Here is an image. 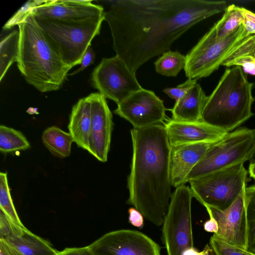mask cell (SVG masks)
I'll return each mask as SVG.
<instances>
[{"mask_svg": "<svg viewBox=\"0 0 255 255\" xmlns=\"http://www.w3.org/2000/svg\"><path fill=\"white\" fill-rule=\"evenodd\" d=\"M2 239L22 255H58L59 252L49 242L29 230L20 236L11 235Z\"/></svg>", "mask_w": 255, "mask_h": 255, "instance_id": "obj_21", "label": "cell"}, {"mask_svg": "<svg viewBox=\"0 0 255 255\" xmlns=\"http://www.w3.org/2000/svg\"><path fill=\"white\" fill-rule=\"evenodd\" d=\"M208 96L196 83L170 110L173 120L183 122L201 121L202 114Z\"/></svg>", "mask_w": 255, "mask_h": 255, "instance_id": "obj_19", "label": "cell"}, {"mask_svg": "<svg viewBox=\"0 0 255 255\" xmlns=\"http://www.w3.org/2000/svg\"><path fill=\"white\" fill-rule=\"evenodd\" d=\"M221 65L241 66L244 72L255 75V34L239 41L227 55Z\"/></svg>", "mask_w": 255, "mask_h": 255, "instance_id": "obj_20", "label": "cell"}, {"mask_svg": "<svg viewBox=\"0 0 255 255\" xmlns=\"http://www.w3.org/2000/svg\"><path fill=\"white\" fill-rule=\"evenodd\" d=\"M232 4H235L237 5H247L249 4H253V3H255V0H232Z\"/></svg>", "mask_w": 255, "mask_h": 255, "instance_id": "obj_40", "label": "cell"}, {"mask_svg": "<svg viewBox=\"0 0 255 255\" xmlns=\"http://www.w3.org/2000/svg\"><path fill=\"white\" fill-rule=\"evenodd\" d=\"M58 255H96L88 246L80 248H67L59 252Z\"/></svg>", "mask_w": 255, "mask_h": 255, "instance_id": "obj_35", "label": "cell"}, {"mask_svg": "<svg viewBox=\"0 0 255 255\" xmlns=\"http://www.w3.org/2000/svg\"><path fill=\"white\" fill-rule=\"evenodd\" d=\"M95 59V53L90 45L87 48L82 59L80 67L68 75H74L80 73L93 64Z\"/></svg>", "mask_w": 255, "mask_h": 255, "instance_id": "obj_32", "label": "cell"}, {"mask_svg": "<svg viewBox=\"0 0 255 255\" xmlns=\"http://www.w3.org/2000/svg\"><path fill=\"white\" fill-rule=\"evenodd\" d=\"M0 209L11 225L12 235L20 236L28 230L17 214L10 195L7 173L5 172L0 173Z\"/></svg>", "mask_w": 255, "mask_h": 255, "instance_id": "obj_23", "label": "cell"}, {"mask_svg": "<svg viewBox=\"0 0 255 255\" xmlns=\"http://www.w3.org/2000/svg\"><path fill=\"white\" fill-rule=\"evenodd\" d=\"M209 244L217 255H255L235 247L230 246L212 236Z\"/></svg>", "mask_w": 255, "mask_h": 255, "instance_id": "obj_30", "label": "cell"}, {"mask_svg": "<svg viewBox=\"0 0 255 255\" xmlns=\"http://www.w3.org/2000/svg\"><path fill=\"white\" fill-rule=\"evenodd\" d=\"M245 207L247 222L246 251L255 255V184L246 188Z\"/></svg>", "mask_w": 255, "mask_h": 255, "instance_id": "obj_28", "label": "cell"}, {"mask_svg": "<svg viewBox=\"0 0 255 255\" xmlns=\"http://www.w3.org/2000/svg\"><path fill=\"white\" fill-rule=\"evenodd\" d=\"M91 102V128L88 151L99 161H107L114 123L106 98L99 92L88 96Z\"/></svg>", "mask_w": 255, "mask_h": 255, "instance_id": "obj_14", "label": "cell"}, {"mask_svg": "<svg viewBox=\"0 0 255 255\" xmlns=\"http://www.w3.org/2000/svg\"><path fill=\"white\" fill-rule=\"evenodd\" d=\"M88 247L96 255H161L158 244L146 235L132 230L107 233Z\"/></svg>", "mask_w": 255, "mask_h": 255, "instance_id": "obj_12", "label": "cell"}, {"mask_svg": "<svg viewBox=\"0 0 255 255\" xmlns=\"http://www.w3.org/2000/svg\"><path fill=\"white\" fill-rule=\"evenodd\" d=\"M210 219L206 221L204 224V229L210 233H217L218 230V226L216 221L211 216H209Z\"/></svg>", "mask_w": 255, "mask_h": 255, "instance_id": "obj_38", "label": "cell"}, {"mask_svg": "<svg viewBox=\"0 0 255 255\" xmlns=\"http://www.w3.org/2000/svg\"><path fill=\"white\" fill-rule=\"evenodd\" d=\"M42 140L43 144L53 155L62 158L70 154L73 140L69 132L56 126H51L43 131Z\"/></svg>", "mask_w": 255, "mask_h": 255, "instance_id": "obj_22", "label": "cell"}, {"mask_svg": "<svg viewBox=\"0 0 255 255\" xmlns=\"http://www.w3.org/2000/svg\"><path fill=\"white\" fill-rule=\"evenodd\" d=\"M248 35L242 24L228 36L218 39L214 25L186 55L184 70L186 77L198 80L210 75L221 65L231 49Z\"/></svg>", "mask_w": 255, "mask_h": 255, "instance_id": "obj_8", "label": "cell"}, {"mask_svg": "<svg viewBox=\"0 0 255 255\" xmlns=\"http://www.w3.org/2000/svg\"><path fill=\"white\" fill-rule=\"evenodd\" d=\"M128 213L129 223L135 227L142 228L144 224V217L142 214L134 207L129 208Z\"/></svg>", "mask_w": 255, "mask_h": 255, "instance_id": "obj_34", "label": "cell"}, {"mask_svg": "<svg viewBox=\"0 0 255 255\" xmlns=\"http://www.w3.org/2000/svg\"><path fill=\"white\" fill-rule=\"evenodd\" d=\"M0 255H22L16 249L9 244L4 239L0 238Z\"/></svg>", "mask_w": 255, "mask_h": 255, "instance_id": "obj_37", "label": "cell"}, {"mask_svg": "<svg viewBox=\"0 0 255 255\" xmlns=\"http://www.w3.org/2000/svg\"><path fill=\"white\" fill-rule=\"evenodd\" d=\"M248 172L241 162L188 183L193 198L205 207L223 210L229 207L247 187Z\"/></svg>", "mask_w": 255, "mask_h": 255, "instance_id": "obj_6", "label": "cell"}, {"mask_svg": "<svg viewBox=\"0 0 255 255\" xmlns=\"http://www.w3.org/2000/svg\"><path fill=\"white\" fill-rule=\"evenodd\" d=\"M185 64L186 56L170 50L163 53L154 62L156 72L168 77L176 76Z\"/></svg>", "mask_w": 255, "mask_h": 255, "instance_id": "obj_27", "label": "cell"}, {"mask_svg": "<svg viewBox=\"0 0 255 255\" xmlns=\"http://www.w3.org/2000/svg\"><path fill=\"white\" fill-rule=\"evenodd\" d=\"M166 111L163 100L154 92L142 88L117 105L114 112L133 128H143L162 124L166 120Z\"/></svg>", "mask_w": 255, "mask_h": 255, "instance_id": "obj_11", "label": "cell"}, {"mask_svg": "<svg viewBox=\"0 0 255 255\" xmlns=\"http://www.w3.org/2000/svg\"><path fill=\"white\" fill-rule=\"evenodd\" d=\"M203 250L201 252H199L196 249L193 247L184 251L182 254V255H203Z\"/></svg>", "mask_w": 255, "mask_h": 255, "instance_id": "obj_39", "label": "cell"}, {"mask_svg": "<svg viewBox=\"0 0 255 255\" xmlns=\"http://www.w3.org/2000/svg\"><path fill=\"white\" fill-rule=\"evenodd\" d=\"M164 126L170 146L197 142L213 143L227 133L202 121L183 122L171 119Z\"/></svg>", "mask_w": 255, "mask_h": 255, "instance_id": "obj_16", "label": "cell"}, {"mask_svg": "<svg viewBox=\"0 0 255 255\" xmlns=\"http://www.w3.org/2000/svg\"><path fill=\"white\" fill-rule=\"evenodd\" d=\"M36 19L63 61L73 67L81 64L93 39L99 34L105 16L75 21Z\"/></svg>", "mask_w": 255, "mask_h": 255, "instance_id": "obj_5", "label": "cell"}, {"mask_svg": "<svg viewBox=\"0 0 255 255\" xmlns=\"http://www.w3.org/2000/svg\"><path fill=\"white\" fill-rule=\"evenodd\" d=\"M212 143L197 142L171 146L169 157L172 186L186 184V178Z\"/></svg>", "mask_w": 255, "mask_h": 255, "instance_id": "obj_17", "label": "cell"}, {"mask_svg": "<svg viewBox=\"0 0 255 255\" xmlns=\"http://www.w3.org/2000/svg\"><path fill=\"white\" fill-rule=\"evenodd\" d=\"M91 128V102L88 96L80 99L72 107L68 126L73 142L88 150Z\"/></svg>", "mask_w": 255, "mask_h": 255, "instance_id": "obj_18", "label": "cell"}, {"mask_svg": "<svg viewBox=\"0 0 255 255\" xmlns=\"http://www.w3.org/2000/svg\"><path fill=\"white\" fill-rule=\"evenodd\" d=\"M44 0H34L27 1L15 14L5 23L3 26L4 29L11 28L20 23L36 7L41 5Z\"/></svg>", "mask_w": 255, "mask_h": 255, "instance_id": "obj_29", "label": "cell"}, {"mask_svg": "<svg viewBox=\"0 0 255 255\" xmlns=\"http://www.w3.org/2000/svg\"><path fill=\"white\" fill-rule=\"evenodd\" d=\"M253 129L245 127L227 133L212 143L186 178V183L212 172L252 160Z\"/></svg>", "mask_w": 255, "mask_h": 255, "instance_id": "obj_7", "label": "cell"}, {"mask_svg": "<svg viewBox=\"0 0 255 255\" xmlns=\"http://www.w3.org/2000/svg\"><path fill=\"white\" fill-rule=\"evenodd\" d=\"M11 225L4 214L0 211V238L12 235Z\"/></svg>", "mask_w": 255, "mask_h": 255, "instance_id": "obj_36", "label": "cell"}, {"mask_svg": "<svg viewBox=\"0 0 255 255\" xmlns=\"http://www.w3.org/2000/svg\"><path fill=\"white\" fill-rule=\"evenodd\" d=\"M209 255H217L216 252L214 251L213 248L209 244Z\"/></svg>", "mask_w": 255, "mask_h": 255, "instance_id": "obj_43", "label": "cell"}, {"mask_svg": "<svg viewBox=\"0 0 255 255\" xmlns=\"http://www.w3.org/2000/svg\"><path fill=\"white\" fill-rule=\"evenodd\" d=\"M249 173L250 176L255 180V159H253L249 165Z\"/></svg>", "mask_w": 255, "mask_h": 255, "instance_id": "obj_41", "label": "cell"}, {"mask_svg": "<svg viewBox=\"0 0 255 255\" xmlns=\"http://www.w3.org/2000/svg\"><path fill=\"white\" fill-rule=\"evenodd\" d=\"M244 22L243 25L248 35L255 34V13L243 7Z\"/></svg>", "mask_w": 255, "mask_h": 255, "instance_id": "obj_33", "label": "cell"}, {"mask_svg": "<svg viewBox=\"0 0 255 255\" xmlns=\"http://www.w3.org/2000/svg\"><path fill=\"white\" fill-rule=\"evenodd\" d=\"M104 7L92 0H46L32 10L37 19L75 21L103 15Z\"/></svg>", "mask_w": 255, "mask_h": 255, "instance_id": "obj_15", "label": "cell"}, {"mask_svg": "<svg viewBox=\"0 0 255 255\" xmlns=\"http://www.w3.org/2000/svg\"><path fill=\"white\" fill-rule=\"evenodd\" d=\"M30 147V143L23 133L4 125L0 126V151L6 154L25 150Z\"/></svg>", "mask_w": 255, "mask_h": 255, "instance_id": "obj_26", "label": "cell"}, {"mask_svg": "<svg viewBox=\"0 0 255 255\" xmlns=\"http://www.w3.org/2000/svg\"><path fill=\"white\" fill-rule=\"evenodd\" d=\"M253 87L240 66L227 69L208 96L201 121L227 133L234 130L254 115Z\"/></svg>", "mask_w": 255, "mask_h": 255, "instance_id": "obj_4", "label": "cell"}, {"mask_svg": "<svg viewBox=\"0 0 255 255\" xmlns=\"http://www.w3.org/2000/svg\"><path fill=\"white\" fill-rule=\"evenodd\" d=\"M130 135L132 154L127 180V203L159 227L162 225L172 194L169 170L171 146L162 124L132 128Z\"/></svg>", "mask_w": 255, "mask_h": 255, "instance_id": "obj_2", "label": "cell"}, {"mask_svg": "<svg viewBox=\"0 0 255 255\" xmlns=\"http://www.w3.org/2000/svg\"><path fill=\"white\" fill-rule=\"evenodd\" d=\"M91 81L100 94L117 105L142 88L135 73L117 55L103 58L94 69Z\"/></svg>", "mask_w": 255, "mask_h": 255, "instance_id": "obj_10", "label": "cell"}, {"mask_svg": "<svg viewBox=\"0 0 255 255\" xmlns=\"http://www.w3.org/2000/svg\"><path fill=\"white\" fill-rule=\"evenodd\" d=\"M193 198L189 186L175 188L162 224V241L167 255H182L193 247L191 203Z\"/></svg>", "mask_w": 255, "mask_h": 255, "instance_id": "obj_9", "label": "cell"}, {"mask_svg": "<svg viewBox=\"0 0 255 255\" xmlns=\"http://www.w3.org/2000/svg\"><path fill=\"white\" fill-rule=\"evenodd\" d=\"M116 55L133 72L167 51L192 26L224 11L226 0H118L103 1Z\"/></svg>", "mask_w": 255, "mask_h": 255, "instance_id": "obj_1", "label": "cell"}, {"mask_svg": "<svg viewBox=\"0 0 255 255\" xmlns=\"http://www.w3.org/2000/svg\"><path fill=\"white\" fill-rule=\"evenodd\" d=\"M246 188L226 209L221 210L209 207L205 208L209 215L213 217L218 224V232L213 236L230 246L246 251Z\"/></svg>", "mask_w": 255, "mask_h": 255, "instance_id": "obj_13", "label": "cell"}, {"mask_svg": "<svg viewBox=\"0 0 255 255\" xmlns=\"http://www.w3.org/2000/svg\"><path fill=\"white\" fill-rule=\"evenodd\" d=\"M19 38V31L14 30L1 40L0 43V82L10 66L16 61Z\"/></svg>", "mask_w": 255, "mask_h": 255, "instance_id": "obj_25", "label": "cell"}, {"mask_svg": "<svg viewBox=\"0 0 255 255\" xmlns=\"http://www.w3.org/2000/svg\"><path fill=\"white\" fill-rule=\"evenodd\" d=\"M254 132V149L252 153V160L255 159V128L253 129Z\"/></svg>", "mask_w": 255, "mask_h": 255, "instance_id": "obj_42", "label": "cell"}, {"mask_svg": "<svg viewBox=\"0 0 255 255\" xmlns=\"http://www.w3.org/2000/svg\"><path fill=\"white\" fill-rule=\"evenodd\" d=\"M197 79H188L184 83L180 84L176 87L166 88L163 90L164 93L170 98L174 99L175 102L183 97L196 83Z\"/></svg>", "mask_w": 255, "mask_h": 255, "instance_id": "obj_31", "label": "cell"}, {"mask_svg": "<svg viewBox=\"0 0 255 255\" xmlns=\"http://www.w3.org/2000/svg\"><path fill=\"white\" fill-rule=\"evenodd\" d=\"M18 26L16 62L25 80L41 92L59 89L72 67L63 61L32 12Z\"/></svg>", "mask_w": 255, "mask_h": 255, "instance_id": "obj_3", "label": "cell"}, {"mask_svg": "<svg viewBox=\"0 0 255 255\" xmlns=\"http://www.w3.org/2000/svg\"><path fill=\"white\" fill-rule=\"evenodd\" d=\"M244 22L243 7L229 4L222 17L214 24L217 38L222 39L228 36L237 30Z\"/></svg>", "mask_w": 255, "mask_h": 255, "instance_id": "obj_24", "label": "cell"}]
</instances>
